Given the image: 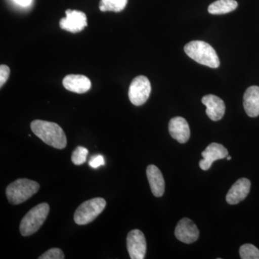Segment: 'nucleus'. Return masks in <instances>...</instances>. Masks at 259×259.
Masks as SVG:
<instances>
[{"label": "nucleus", "mask_w": 259, "mask_h": 259, "mask_svg": "<svg viewBox=\"0 0 259 259\" xmlns=\"http://www.w3.org/2000/svg\"><path fill=\"white\" fill-rule=\"evenodd\" d=\"M63 85L66 90L77 94L87 93L91 88V81L83 75L70 74L63 79Z\"/></svg>", "instance_id": "obj_14"}, {"label": "nucleus", "mask_w": 259, "mask_h": 259, "mask_svg": "<svg viewBox=\"0 0 259 259\" xmlns=\"http://www.w3.org/2000/svg\"><path fill=\"white\" fill-rule=\"evenodd\" d=\"M243 107L250 117L259 115V87L251 86L247 89L243 95Z\"/></svg>", "instance_id": "obj_16"}, {"label": "nucleus", "mask_w": 259, "mask_h": 259, "mask_svg": "<svg viewBox=\"0 0 259 259\" xmlns=\"http://www.w3.org/2000/svg\"><path fill=\"white\" fill-rule=\"evenodd\" d=\"M10 74V70L8 66L3 64L0 66V87L1 88H3V85L9 79Z\"/></svg>", "instance_id": "obj_22"}, {"label": "nucleus", "mask_w": 259, "mask_h": 259, "mask_svg": "<svg viewBox=\"0 0 259 259\" xmlns=\"http://www.w3.org/2000/svg\"><path fill=\"white\" fill-rule=\"evenodd\" d=\"M202 104L207 107L206 113L212 121L221 120L226 112V105L220 97L207 95L202 97Z\"/></svg>", "instance_id": "obj_11"}, {"label": "nucleus", "mask_w": 259, "mask_h": 259, "mask_svg": "<svg viewBox=\"0 0 259 259\" xmlns=\"http://www.w3.org/2000/svg\"><path fill=\"white\" fill-rule=\"evenodd\" d=\"M146 175L153 195L162 197L165 192V181L159 168L155 165H149L146 168Z\"/></svg>", "instance_id": "obj_15"}, {"label": "nucleus", "mask_w": 259, "mask_h": 259, "mask_svg": "<svg viewBox=\"0 0 259 259\" xmlns=\"http://www.w3.org/2000/svg\"><path fill=\"white\" fill-rule=\"evenodd\" d=\"M250 190V182L246 178H241L235 182L226 195L229 204H237L246 198Z\"/></svg>", "instance_id": "obj_12"}, {"label": "nucleus", "mask_w": 259, "mask_h": 259, "mask_svg": "<svg viewBox=\"0 0 259 259\" xmlns=\"http://www.w3.org/2000/svg\"><path fill=\"white\" fill-rule=\"evenodd\" d=\"M227 159H228V161H230V160H231V156H227Z\"/></svg>", "instance_id": "obj_25"}, {"label": "nucleus", "mask_w": 259, "mask_h": 259, "mask_svg": "<svg viewBox=\"0 0 259 259\" xmlns=\"http://www.w3.org/2000/svg\"><path fill=\"white\" fill-rule=\"evenodd\" d=\"M106 207V201L101 197H96L83 202L76 209L74 219L76 224L82 226L93 222Z\"/></svg>", "instance_id": "obj_5"}, {"label": "nucleus", "mask_w": 259, "mask_h": 259, "mask_svg": "<svg viewBox=\"0 0 259 259\" xmlns=\"http://www.w3.org/2000/svg\"><path fill=\"white\" fill-rule=\"evenodd\" d=\"M239 253L242 259H259V250L255 245L249 243L242 245Z\"/></svg>", "instance_id": "obj_19"}, {"label": "nucleus", "mask_w": 259, "mask_h": 259, "mask_svg": "<svg viewBox=\"0 0 259 259\" xmlns=\"http://www.w3.org/2000/svg\"><path fill=\"white\" fill-rule=\"evenodd\" d=\"M187 55L199 64L216 69L219 67L220 59L214 49L207 42L193 40L185 47Z\"/></svg>", "instance_id": "obj_2"}, {"label": "nucleus", "mask_w": 259, "mask_h": 259, "mask_svg": "<svg viewBox=\"0 0 259 259\" xmlns=\"http://www.w3.org/2000/svg\"><path fill=\"white\" fill-rule=\"evenodd\" d=\"M85 13L79 10H67L66 18L61 19L60 27L63 30L76 33L81 32L88 26V20Z\"/></svg>", "instance_id": "obj_8"}, {"label": "nucleus", "mask_w": 259, "mask_h": 259, "mask_svg": "<svg viewBox=\"0 0 259 259\" xmlns=\"http://www.w3.org/2000/svg\"><path fill=\"white\" fill-rule=\"evenodd\" d=\"M88 153V150L86 148L78 146L71 155V161L77 166L83 164L87 161Z\"/></svg>", "instance_id": "obj_20"}, {"label": "nucleus", "mask_w": 259, "mask_h": 259, "mask_svg": "<svg viewBox=\"0 0 259 259\" xmlns=\"http://www.w3.org/2000/svg\"><path fill=\"white\" fill-rule=\"evenodd\" d=\"M151 92V83L145 76L135 78L130 85V101L136 106H141L147 101Z\"/></svg>", "instance_id": "obj_6"}, {"label": "nucleus", "mask_w": 259, "mask_h": 259, "mask_svg": "<svg viewBox=\"0 0 259 259\" xmlns=\"http://www.w3.org/2000/svg\"><path fill=\"white\" fill-rule=\"evenodd\" d=\"M105 163V158L100 154L93 156L89 161V165L93 168H98L100 166H104Z\"/></svg>", "instance_id": "obj_23"}, {"label": "nucleus", "mask_w": 259, "mask_h": 259, "mask_svg": "<svg viewBox=\"0 0 259 259\" xmlns=\"http://www.w3.org/2000/svg\"><path fill=\"white\" fill-rule=\"evenodd\" d=\"M127 0H101L100 10L102 12L112 11L119 13L125 9Z\"/></svg>", "instance_id": "obj_18"}, {"label": "nucleus", "mask_w": 259, "mask_h": 259, "mask_svg": "<svg viewBox=\"0 0 259 259\" xmlns=\"http://www.w3.org/2000/svg\"><path fill=\"white\" fill-rule=\"evenodd\" d=\"M30 127L33 134L49 146L63 149L67 145L64 131L55 122L35 120L32 121Z\"/></svg>", "instance_id": "obj_1"}, {"label": "nucleus", "mask_w": 259, "mask_h": 259, "mask_svg": "<svg viewBox=\"0 0 259 259\" xmlns=\"http://www.w3.org/2000/svg\"><path fill=\"white\" fill-rule=\"evenodd\" d=\"M40 185L35 181L28 179H19L8 185L6 195L8 201L13 204L23 203L36 194Z\"/></svg>", "instance_id": "obj_3"}, {"label": "nucleus", "mask_w": 259, "mask_h": 259, "mask_svg": "<svg viewBox=\"0 0 259 259\" xmlns=\"http://www.w3.org/2000/svg\"><path fill=\"white\" fill-rule=\"evenodd\" d=\"M49 210L50 207L47 203L37 204L30 209L20 223V231L22 236H31L36 233L47 220Z\"/></svg>", "instance_id": "obj_4"}, {"label": "nucleus", "mask_w": 259, "mask_h": 259, "mask_svg": "<svg viewBox=\"0 0 259 259\" xmlns=\"http://www.w3.org/2000/svg\"><path fill=\"white\" fill-rule=\"evenodd\" d=\"M168 131L171 137L180 144H185L190 139V126L183 117H176L172 118L168 124Z\"/></svg>", "instance_id": "obj_13"}, {"label": "nucleus", "mask_w": 259, "mask_h": 259, "mask_svg": "<svg viewBox=\"0 0 259 259\" xmlns=\"http://www.w3.org/2000/svg\"><path fill=\"white\" fill-rule=\"evenodd\" d=\"M146 238L143 232L133 230L127 236V248L132 259H144L146 253Z\"/></svg>", "instance_id": "obj_7"}, {"label": "nucleus", "mask_w": 259, "mask_h": 259, "mask_svg": "<svg viewBox=\"0 0 259 259\" xmlns=\"http://www.w3.org/2000/svg\"><path fill=\"white\" fill-rule=\"evenodd\" d=\"M15 1L22 6H28L31 3L32 0H15Z\"/></svg>", "instance_id": "obj_24"}, {"label": "nucleus", "mask_w": 259, "mask_h": 259, "mask_svg": "<svg viewBox=\"0 0 259 259\" xmlns=\"http://www.w3.org/2000/svg\"><path fill=\"white\" fill-rule=\"evenodd\" d=\"M199 231L195 223L189 218H183L175 229V236L179 241L187 244L194 243L199 238Z\"/></svg>", "instance_id": "obj_9"}, {"label": "nucleus", "mask_w": 259, "mask_h": 259, "mask_svg": "<svg viewBox=\"0 0 259 259\" xmlns=\"http://www.w3.org/2000/svg\"><path fill=\"white\" fill-rule=\"evenodd\" d=\"M203 159L199 161V167L204 171H207L217 160L223 159L228 156V151L223 145L212 143L207 146L202 153Z\"/></svg>", "instance_id": "obj_10"}, {"label": "nucleus", "mask_w": 259, "mask_h": 259, "mask_svg": "<svg viewBox=\"0 0 259 259\" xmlns=\"http://www.w3.org/2000/svg\"><path fill=\"white\" fill-rule=\"evenodd\" d=\"M238 3L235 0H217L208 8L209 13L212 15H223L231 13L236 9Z\"/></svg>", "instance_id": "obj_17"}, {"label": "nucleus", "mask_w": 259, "mask_h": 259, "mask_svg": "<svg viewBox=\"0 0 259 259\" xmlns=\"http://www.w3.org/2000/svg\"><path fill=\"white\" fill-rule=\"evenodd\" d=\"M39 259H64V254L59 248H51L40 255Z\"/></svg>", "instance_id": "obj_21"}]
</instances>
